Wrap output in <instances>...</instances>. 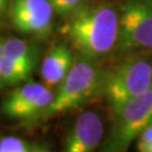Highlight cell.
<instances>
[{
  "instance_id": "1",
  "label": "cell",
  "mask_w": 152,
  "mask_h": 152,
  "mask_svg": "<svg viewBox=\"0 0 152 152\" xmlns=\"http://www.w3.org/2000/svg\"><path fill=\"white\" fill-rule=\"evenodd\" d=\"M69 16L62 32L83 58L95 60L114 48L118 36V17L113 8L81 5Z\"/></svg>"
},
{
  "instance_id": "12",
  "label": "cell",
  "mask_w": 152,
  "mask_h": 152,
  "mask_svg": "<svg viewBox=\"0 0 152 152\" xmlns=\"http://www.w3.org/2000/svg\"><path fill=\"white\" fill-rule=\"evenodd\" d=\"M46 151L35 143L17 136H5L0 139V152H38Z\"/></svg>"
},
{
  "instance_id": "2",
  "label": "cell",
  "mask_w": 152,
  "mask_h": 152,
  "mask_svg": "<svg viewBox=\"0 0 152 152\" xmlns=\"http://www.w3.org/2000/svg\"><path fill=\"white\" fill-rule=\"evenodd\" d=\"M100 83V76L91 60L73 62L70 71L61 81L53 102L44 110L46 116L58 115L76 108L91 96Z\"/></svg>"
},
{
  "instance_id": "15",
  "label": "cell",
  "mask_w": 152,
  "mask_h": 152,
  "mask_svg": "<svg viewBox=\"0 0 152 152\" xmlns=\"http://www.w3.org/2000/svg\"><path fill=\"white\" fill-rule=\"evenodd\" d=\"M7 4H8V0H0V12L4 11Z\"/></svg>"
},
{
  "instance_id": "4",
  "label": "cell",
  "mask_w": 152,
  "mask_h": 152,
  "mask_svg": "<svg viewBox=\"0 0 152 152\" xmlns=\"http://www.w3.org/2000/svg\"><path fill=\"white\" fill-rule=\"evenodd\" d=\"M152 85V62L129 61L109 73L104 85L105 96L113 114L131 98L145 91Z\"/></svg>"
},
{
  "instance_id": "8",
  "label": "cell",
  "mask_w": 152,
  "mask_h": 152,
  "mask_svg": "<svg viewBox=\"0 0 152 152\" xmlns=\"http://www.w3.org/2000/svg\"><path fill=\"white\" fill-rule=\"evenodd\" d=\"M104 125L95 112H85L75 122L65 140V151L90 152L98 147L103 139Z\"/></svg>"
},
{
  "instance_id": "3",
  "label": "cell",
  "mask_w": 152,
  "mask_h": 152,
  "mask_svg": "<svg viewBox=\"0 0 152 152\" xmlns=\"http://www.w3.org/2000/svg\"><path fill=\"white\" fill-rule=\"evenodd\" d=\"M115 117V126L105 150L125 151L152 121V85L145 91L126 102Z\"/></svg>"
},
{
  "instance_id": "6",
  "label": "cell",
  "mask_w": 152,
  "mask_h": 152,
  "mask_svg": "<svg viewBox=\"0 0 152 152\" xmlns=\"http://www.w3.org/2000/svg\"><path fill=\"white\" fill-rule=\"evenodd\" d=\"M9 16L18 32L42 37L52 29L54 10L49 0H12Z\"/></svg>"
},
{
  "instance_id": "7",
  "label": "cell",
  "mask_w": 152,
  "mask_h": 152,
  "mask_svg": "<svg viewBox=\"0 0 152 152\" xmlns=\"http://www.w3.org/2000/svg\"><path fill=\"white\" fill-rule=\"evenodd\" d=\"M54 94L44 83L29 81L17 88L2 104V112L12 118H32L44 113Z\"/></svg>"
},
{
  "instance_id": "5",
  "label": "cell",
  "mask_w": 152,
  "mask_h": 152,
  "mask_svg": "<svg viewBox=\"0 0 152 152\" xmlns=\"http://www.w3.org/2000/svg\"><path fill=\"white\" fill-rule=\"evenodd\" d=\"M116 43L122 51L152 50V0L125 1Z\"/></svg>"
},
{
  "instance_id": "10",
  "label": "cell",
  "mask_w": 152,
  "mask_h": 152,
  "mask_svg": "<svg viewBox=\"0 0 152 152\" xmlns=\"http://www.w3.org/2000/svg\"><path fill=\"white\" fill-rule=\"evenodd\" d=\"M2 53L7 58L20 62L31 69H34L36 65L37 58L35 49L20 38L11 37L4 42Z\"/></svg>"
},
{
  "instance_id": "14",
  "label": "cell",
  "mask_w": 152,
  "mask_h": 152,
  "mask_svg": "<svg viewBox=\"0 0 152 152\" xmlns=\"http://www.w3.org/2000/svg\"><path fill=\"white\" fill-rule=\"evenodd\" d=\"M136 148L141 152H152V121L137 136Z\"/></svg>"
},
{
  "instance_id": "11",
  "label": "cell",
  "mask_w": 152,
  "mask_h": 152,
  "mask_svg": "<svg viewBox=\"0 0 152 152\" xmlns=\"http://www.w3.org/2000/svg\"><path fill=\"white\" fill-rule=\"evenodd\" d=\"M32 71L33 69L27 65L2 55L0 61V82L5 85H16L25 81Z\"/></svg>"
},
{
  "instance_id": "16",
  "label": "cell",
  "mask_w": 152,
  "mask_h": 152,
  "mask_svg": "<svg viewBox=\"0 0 152 152\" xmlns=\"http://www.w3.org/2000/svg\"><path fill=\"white\" fill-rule=\"evenodd\" d=\"M2 45H4V42L0 41V61L2 59V55H4V53H2Z\"/></svg>"
},
{
  "instance_id": "9",
  "label": "cell",
  "mask_w": 152,
  "mask_h": 152,
  "mask_svg": "<svg viewBox=\"0 0 152 152\" xmlns=\"http://www.w3.org/2000/svg\"><path fill=\"white\" fill-rule=\"evenodd\" d=\"M73 64L71 51L63 44H58L49 50L42 62L41 75L44 85L52 88L64 79Z\"/></svg>"
},
{
  "instance_id": "13",
  "label": "cell",
  "mask_w": 152,
  "mask_h": 152,
  "mask_svg": "<svg viewBox=\"0 0 152 152\" xmlns=\"http://www.w3.org/2000/svg\"><path fill=\"white\" fill-rule=\"evenodd\" d=\"M83 0H49L54 12L60 16H69L82 5Z\"/></svg>"
}]
</instances>
